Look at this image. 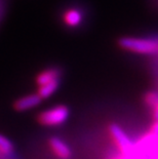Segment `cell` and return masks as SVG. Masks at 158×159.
Returning <instances> with one entry per match:
<instances>
[{"mask_svg":"<svg viewBox=\"0 0 158 159\" xmlns=\"http://www.w3.org/2000/svg\"><path fill=\"white\" fill-rule=\"evenodd\" d=\"M151 134L158 136V119H155L152 126H151Z\"/></svg>","mask_w":158,"mask_h":159,"instance_id":"obj_11","label":"cell"},{"mask_svg":"<svg viewBox=\"0 0 158 159\" xmlns=\"http://www.w3.org/2000/svg\"><path fill=\"white\" fill-rule=\"evenodd\" d=\"M153 117H154V119H158V103L156 106L153 108Z\"/></svg>","mask_w":158,"mask_h":159,"instance_id":"obj_12","label":"cell"},{"mask_svg":"<svg viewBox=\"0 0 158 159\" xmlns=\"http://www.w3.org/2000/svg\"><path fill=\"white\" fill-rule=\"evenodd\" d=\"M59 86H60V79L49 81V82H46L44 84L39 85V89H38V91H37V93L39 94L42 100L47 99V98L52 96V94L58 90Z\"/></svg>","mask_w":158,"mask_h":159,"instance_id":"obj_7","label":"cell"},{"mask_svg":"<svg viewBox=\"0 0 158 159\" xmlns=\"http://www.w3.org/2000/svg\"><path fill=\"white\" fill-rule=\"evenodd\" d=\"M48 145L56 156L61 159H69L71 157V150L61 139L52 137L48 140Z\"/></svg>","mask_w":158,"mask_h":159,"instance_id":"obj_5","label":"cell"},{"mask_svg":"<svg viewBox=\"0 0 158 159\" xmlns=\"http://www.w3.org/2000/svg\"><path fill=\"white\" fill-rule=\"evenodd\" d=\"M13 152V144L7 138L0 134V154L11 155Z\"/></svg>","mask_w":158,"mask_h":159,"instance_id":"obj_9","label":"cell"},{"mask_svg":"<svg viewBox=\"0 0 158 159\" xmlns=\"http://www.w3.org/2000/svg\"><path fill=\"white\" fill-rule=\"evenodd\" d=\"M82 21V15L78 9H69L64 15V22L70 27H76L80 25Z\"/></svg>","mask_w":158,"mask_h":159,"instance_id":"obj_8","label":"cell"},{"mask_svg":"<svg viewBox=\"0 0 158 159\" xmlns=\"http://www.w3.org/2000/svg\"><path fill=\"white\" fill-rule=\"evenodd\" d=\"M115 159H132V158H130L129 155H123V154H121V156L116 157Z\"/></svg>","mask_w":158,"mask_h":159,"instance_id":"obj_13","label":"cell"},{"mask_svg":"<svg viewBox=\"0 0 158 159\" xmlns=\"http://www.w3.org/2000/svg\"><path fill=\"white\" fill-rule=\"evenodd\" d=\"M70 111L65 105H59L39 113L37 120L38 122L45 126H58L68 119Z\"/></svg>","mask_w":158,"mask_h":159,"instance_id":"obj_2","label":"cell"},{"mask_svg":"<svg viewBox=\"0 0 158 159\" xmlns=\"http://www.w3.org/2000/svg\"><path fill=\"white\" fill-rule=\"evenodd\" d=\"M0 155H1V154H0Z\"/></svg>","mask_w":158,"mask_h":159,"instance_id":"obj_14","label":"cell"},{"mask_svg":"<svg viewBox=\"0 0 158 159\" xmlns=\"http://www.w3.org/2000/svg\"><path fill=\"white\" fill-rule=\"evenodd\" d=\"M61 75H62V71L59 68L46 69L44 71H42L40 74H38V76L36 77V83L38 85H41V84L49 82V81L60 79L61 78Z\"/></svg>","mask_w":158,"mask_h":159,"instance_id":"obj_6","label":"cell"},{"mask_svg":"<svg viewBox=\"0 0 158 159\" xmlns=\"http://www.w3.org/2000/svg\"><path fill=\"white\" fill-rule=\"evenodd\" d=\"M110 134L112 136L114 142L119 148L120 152L123 155H132L133 151V144L130 141V139L125 134V133L122 130V128L117 124H111L110 125Z\"/></svg>","mask_w":158,"mask_h":159,"instance_id":"obj_3","label":"cell"},{"mask_svg":"<svg viewBox=\"0 0 158 159\" xmlns=\"http://www.w3.org/2000/svg\"><path fill=\"white\" fill-rule=\"evenodd\" d=\"M42 99L40 98L38 93H32L29 96H25L23 98H20L13 103V108L18 112H24V111L30 110L32 108H35L36 106L41 103Z\"/></svg>","mask_w":158,"mask_h":159,"instance_id":"obj_4","label":"cell"},{"mask_svg":"<svg viewBox=\"0 0 158 159\" xmlns=\"http://www.w3.org/2000/svg\"><path fill=\"white\" fill-rule=\"evenodd\" d=\"M144 102L148 107L154 108L158 103V93L154 90L148 91V93H145V97H144Z\"/></svg>","mask_w":158,"mask_h":159,"instance_id":"obj_10","label":"cell"},{"mask_svg":"<svg viewBox=\"0 0 158 159\" xmlns=\"http://www.w3.org/2000/svg\"><path fill=\"white\" fill-rule=\"evenodd\" d=\"M118 45L127 52L141 55H158V39L121 37L118 40Z\"/></svg>","mask_w":158,"mask_h":159,"instance_id":"obj_1","label":"cell"}]
</instances>
